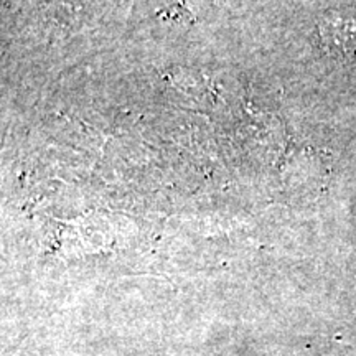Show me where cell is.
<instances>
[{
  "mask_svg": "<svg viewBox=\"0 0 356 356\" xmlns=\"http://www.w3.org/2000/svg\"><path fill=\"white\" fill-rule=\"evenodd\" d=\"M318 33L328 53L338 56L356 55V7L327 13L320 20Z\"/></svg>",
  "mask_w": 356,
  "mask_h": 356,
  "instance_id": "6da1fadb",
  "label": "cell"
}]
</instances>
